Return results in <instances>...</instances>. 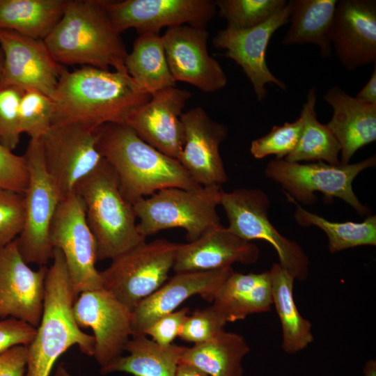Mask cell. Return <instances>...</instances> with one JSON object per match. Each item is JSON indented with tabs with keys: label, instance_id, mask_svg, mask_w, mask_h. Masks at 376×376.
<instances>
[{
	"label": "cell",
	"instance_id": "obj_37",
	"mask_svg": "<svg viewBox=\"0 0 376 376\" xmlns=\"http://www.w3.org/2000/svg\"><path fill=\"white\" fill-rule=\"evenodd\" d=\"M24 91L10 84L0 85V143L13 151L20 140L19 107Z\"/></svg>",
	"mask_w": 376,
	"mask_h": 376
},
{
	"label": "cell",
	"instance_id": "obj_22",
	"mask_svg": "<svg viewBox=\"0 0 376 376\" xmlns=\"http://www.w3.org/2000/svg\"><path fill=\"white\" fill-rule=\"evenodd\" d=\"M331 46L348 70L375 63L376 1H338L331 30Z\"/></svg>",
	"mask_w": 376,
	"mask_h": 376
},
{
	"label": "cell",
	"instance_id": "obj_29",
	"mask_svg": "<svg viewBox=\"0 0 376 376\" xmlns=\"http://www.w3.org/2000/svg\"><path fill=\"white\" fill-rule=\"evenodd\" d=\"M269 272L272 304L282 327V347L288 354H295L313 341L312 326L299 313L295 302L293 285L295 279L279 263H274Z\"/></svg>",
	"mask_w": 376,
	"mask_h": 376
},
{
	"label": "cell",
	"instance_id": "obj_5",
	"mask_svg": "<svg viewBox=\"0 0 376 376\" xmlns=\"http://www.w3.org/2000/svg\"><path fill=\"white\" fill-rule=\"evenodd\" d=\"M75 193L83 201L97 261L111 260L146 242L138 230L133 205L122 195L117 176L105 159L77 185Z\"/></svg>",
	"mask_w": 376,
	"mask_h": 376
},
{
	"label": "cell",
	"instance_id": "obj_18",
	"mask_svg": "<svg viewBox=\"0 0 376 376\" xmlns=\"http://www.w3.org/2000/svg\"><path fill=\"white\" fill-rule=\"evenodd\" d=\"M4 57L1 84L40 92L53 100L63 68L56 62L42 40L0 29Z\"/></svg>",
	"mask_w": 376,
	"mask_h": 376
},
{
	"label": "cell",
	"instance_id": "obj_40",
	"mask_svg": "<svg viewBox=\"0 0 376 376\" xmlns=\"http://www.w3.org/2000/svg\"><path fill=\"white\" fill-rule=\"evenodd\" d=\"M28 183L24 156L15 155L0 143V188L23 194Z\"/></svg>",
	"mask_w": 376,
	"mask_h": 376
},
{
	"label": "cell",
	"instance_id": "obj_33",
	"mask_svg": "<svg viewBox=\"0 0 376 376\" xmlns=\"http://www.w3.org/2000/svg\"><path fill=\"white\" fill-rule=\"evenodd\" d=\"M289 200L296 204L294 217L296 222L303 226H315L326 234L328 247L334 253L359 246L376 245V216L368 215L362 222H335L308 212L292 198Z\"/></svg>",
	"mask_w": 376,
	"mask_h": 376
},
{
	"label": "cell",
	"instance_id": "obj_10",
	"mask_svg": "<svg viewBox=\"0 0 376 376\" xmlns=\"http://www.w3.org/2000/svg\"><path fill=\"white\" fill-rule=\"evenodd\" d=\"M220 205L232 232L247 241L267 242L275 249L278 263L295 279L303 281L307 278L308 256L296 242L281 235L272 224L268 217L269 199L263 191L239 188L224 191Z\"/></svg>",
	"mask_w": 376,
	"mask_h": 376
},
{
	"label": "cell",
	"instance_id": "obj_47",
	"mask_svg": "<svg viewBox=\"0 0 376 376\" xmlns=\"http://www.w3.org/2000/svg\"><path fill=\"white\" fill-rule=\"evenodd\" d=\"M54 376H72L67 370L63 363H60L57 367Z\"/></svg>",
	"mask_w": 376,
	"mask_h": 376
},
{
	"label": "cell",
	"instance_id": "obj_8",
	"mask_svg": "<svg viewBox=\"0 0 376 376\" xmlns=\"http://www.w3.org/2000/svg\"><path fill=\"white\" fill-rule=\"evenodd\" d=\"M23 156L28 183L23 193L24 225L17 245L27 264L46 266L53 258L50 228L61 197L45 169L40 139H31Z\"/></svg>",
	"mask_w": 376,
	"mask_h": 376
},
{
	"label": "cell",
	"instance_id": "obj_14",
	"mask_svg": "<svg viewBox=\"0 0 376 376\" xmlns=\"http://www.w3.org/2000/svg\"><path fill=\"white\" fill-rule=\"evenodd\" d=\"M73 315L80 329L93 330V357L101 367L123 355L132 336V311L110 292L102 288L80 293Z\"/></svg>",
	"mask_w": 376,
	"mask_h": 376
},
{
	"label": "cell",
	"instance_id": "obj_11",
	"mask_svg": "<svg viewBox=\"0 0 376 376\" xmlns=\"http://www.w3.org/2000/svg\"><path fill=\"white\" fill-rule=\"evenodd\" d=\"M49 235L53 249L63 255L77 297L83 292L103 288L100 272L95 267V240L86 222L83 201L75 193L61 201Z\"/></svg>",
	"mask_w": 376,
	"mask_h": 376
},
{
	"label": "cell",
	"instance_id": "obj_45",
	"mask_svg": "<svg viewBox=\"0 0 376 376\" xmlns=\"http://www.w3.org/2000/svg\"><path fill=\"white\" fill-rule=\"evenodd\" d=\"M175 376H209L201 370L189 365L180 363Z\"/></svg>",
	"mask_w": 376,
	"mask_h": 376
},
{
	"label": "cell",
	"instance_id": "obj_23",
	"mask_svg": "<svg viewBox=\"0 0 376 376\" xmlns=\"http://www.w3.org/2000/svg\"><path fill=\"white\" fill-rule=\"evenodd\" d=\"M259 255L255 244L221 225L193 242L180 244L173 269L175 273L208 271L230 267L236 263L253 264Z\"/></svg>",
	"mask_w": 376,
	"mask_h": 376
},
{
	"label": "cell",
	"instance_id": "obj_39",
	"mask_svg": "<svg viewBox=\"0 0 376 376\" xmlns=\"http://www.w3.org/2000/svg\"><path fill=\"white\" fill-rule=\"evenodd\" d=\"M23 194L0 188V246L15 240L24 225Z\"/></svg>",
	"mask_w": 376,
	"mask_h": 376
},
{
	"label": "cell",
	"instance_id": "obj_30",
	"mask_svg": "<svg viewBox=\"0 0 376 376\" xmlns=\"http://www.w3.org/2000/svg\"><path fill=\"white\" fill-rule=\"evenodd\" d=\"M66 0H0V29L44 40L62 17Z\"/></svg>",
	"mask_w": 376,
	"mask_h": 376
},
{
	"label": "cell",
	"instance_id": "obj_20",
	"mask_svg": "<svg viewBox=\"0 0 376 376\" xmlns=\"http://www.w3.org/2000/svg\"><path fill=\"white\" fill-rule=\"evenodd\" d=\"M190 97L189 91L175 86L155 92L125 124L146 143L178 161L185 143L180 117Z\"/></svg>",
	"mask_w": 376,
	"mask_h": 376
},
{
	"label": "cell",
	"instance_id": "obj_21",
	"mask_svg": "<svg viewBox=\"0 0 376 376\" xmlns=\"http://www.w3.org/2000/svg\"><path fill=\"white\" fill-rule=\"evenodd\" d=\"M232 267L208 271L175 273L169 281L141 300L132 311V336L144 334L157 319L175 310L191 296L199 295L213 301L227 278Z\"/></svg>",
	"mask_w": 376,
	"mask_h": 376
},
{
	"label": "cell",
	"instance_id": "obj_24",
	"mask_svg": "<svg viewBox=\"0 0 376 376\" xmlns=\"http://www.w3.org/2000/svg\"><path fill=\"white\" fill-rule=\"evenodd\" d=\"M324 100L333 110L326 125L340 145V162L349 164L358 150L376 139V104L363 102L338 86L330 88Z\"/></svg>",
	"mask_w": 376,
	"mask_h": 376
},
{
	"label": "cell",
	"instance_id": "obj_36",
	"mask_svg": "<svg viewBox=\"0 0 376 376\" xmlns=\"http://www.w3.org/2000/svg\"><path fill=\"white\" fill-rule=\"evenodd\" d=\"M301 129L300 118L292 123L274 125L268 134L251 142L250 152L258 159L272 155H274L276 159H283L296 148Z\"/></svg>",
	"mask_w": 376,
	"mask_h": 376
},
{
	"label": "cell",
	"instance_id": "obj_17",
	"mask_svg": "<svg viewBox=\"0 0 376 376\" xmlns=\"http://www.w3.org/2000/svg\"><path fill=\"white\" fill-rule=\"evenodd\" d=\"M162 38L168 65L175 81L188 83L204 93L217 91L226 85L223 68L208 53L205 28L171 27Z\"/></svg>",
	"mask_w": 376,
	"mask_h": 376
},
{
	"label": "cell",
	"instance_id": "obj_27",
	"mask_svg": "<svg viewBox=\"0 0 376 376\" xmlns=\"http://www.w3.org/2000/svg\"><path fill=\"white\" fill-rule=\"evenodd\" d=\"M249 352L242 336L223 330L209 340L186 347L180 363L195 367L209 376H242V361Z\"/></svg>",
	"mask_w": 376,
	"mask_h": 376
},
{
	"label": "cell",
	"instance_id": "obj_44",
	"mask_svg": "<svg viewBox=\"0 0 376 376\" xmlns=\"http://www.w3.org/2000/svg\"><path fill=\"white\" fill-rule=\"evenodd\" d=\"M356 97L368 104H376V68L364 86L357 93Z\"/></svg>",
	"mask_w": 376,
	"mask_h": 376
},
{
	"label": "cell",
	"instance_id": "obj_2",
	"mask_svg": "<svg viewBox=\"0 0 376 376\" xmlns=\"http://www.w3.org/2000/svg\"><path fill=\"white\" fill-rule=\"evenodd\" d=\"M96 132L98 150L115 172L122 195L132 205L164 189L201 187L177 159L146 143L126 124H106Z\"/></svg>",
	"mask_w": 376,
	"mask_h": 376
},
{
	"label": "cell",
	"instance_id": "obj_15",
	"mask_svg": "<svg viewBox=\"0 0 376 376\" xmlns=\"http://www.w3.org/2000/svg\"><path fill=\"white\" fill-rule=\"evenodd\" d=\"M292 1L264 23L246 29L226 27L218 31L213 39L214 45L226 50L225 56L235 61L251 81L258 101L267 95L265 85L274 84L285 90L286 85L269 70L265 61V52L274 33L290 22Z\"/></svg>",
	"mask_w": 376,
	"mask_h": 376
},
{
	"label": "cell",
	"instance_id": "obj_13",
	"mask_svg": "<svg viewBox=\"0 0 376 376\" xmlns=\"http://www.w3.org/2000/svg\"><path fill=\"white\" fill-rule=\"evenodd\" d=\"M106 8L118 33L133 28L140 35L159 34L166 26L205 28L217 10L215 1L210 0L107 1Z\"/></svg>",
	"mask_w": 376,
	"mask_h": 376
},
{
	"label": "cell",
	"instance_id": "obj_43",
	"mask_svg": "<svg viewBox=\"0 0 376 376\" xmlns=\"http://www.w3.org/2000/svg\"><path fill=\"white\" fill-rule=\"evenodd\" d=\"M28 358L27 347L17 345L0 354V376H24Z\"/></svg>",
	"mask_w": 376,
	"mask_h": 376
},
{
	"label": "cell",
	"instance_id": "obj_1",
	"mask_svg": "<svg viewBox=\"0 0 376 376\" xmlns=\"http://www.w3.org/2000/svg\"><path fill=\"white\" fill-rule=\"evenodd\" d=\"M127 72L85 67L61 73L54 98L52 125L77 124L96 130L125 124L150 99Z\"/></svg>",
	"mask_w": 376,
	"mask_h": 376
},
{
	"label": "cell",
	"instance_id": "obj_28",
	"mask_svg": "<svg viewBox=\"0 0 376 376\" xmlns=\"http://www.w3.org/2000/svg\"><path fill=\"white\" fill-rule=\"evenodd\" d=\"M290 28L284 45L313 44L322 58L331 56V30L336 0H292Z\"/></svg>",
	"mask_w": 376,
	"mask_h": 376
},
{
	"label": "cell",
	"instance_id": "obj_38",
	"mask_svg": "<svg viewBox=\"0 0 376 376\" xmlns=\"http://www.w3.org/2000/svg\"><path fill=\"white\" fill-rule=\"evenodd\" d=\"M226 322L212 306L198 309L188 315L178 336L183 340L194 344L209 340L224 330Z\"/></svg>",
	"mask_w": 376,
	"mask_h": 376
},
{
	"label": "cell",
	"instance_id": "obj_34",
	"mask_svg": "<svg viewBox=\"0 0 376 376\" xmlns=\"http://www.w3.org/2000/svg\"><path fill=\"white\" fill-rule=\"evenodd\" d=\"M220 17L227 21V27L246 29L257 26L283 8L285 0H217Z\"/></svg>",
	"mask_w": 376,
	"mask_h": 376
},
{
	"label": "cell",
	"instance_id": "obj_31",
	"mask_svg": "<svg viewBox=\"0 0 376 376\" xmlns=\"http://www.w3.org/2000/svg\"><path fill=\"white\" fill-rule=\"evenodd\" d=\"M125 65L128 75L146 93L152 94L176 86L166 58L162 36L143 34L127 53Z\"/></svg>",
	"mask_w": 376,
	"mask_h": 376
},
{
	"label": "cell",
	"instance_id": "obj_19",
	"mask_svg": "<svg viewBox=\"0 0 376 376\" xmlns=\"http://www.w3.org/2000/svg\"><path fill=\"white\" fill-rule=\"evenodd\" d=\"M180 118L185 143L178 162L198 185L221 186L228 175L219 146L228 136L227 127L212 119L200 107L183 112Z\"/></svg>",
	"mask_w": 376,
	"mask_h": 376
},
{
	"label": "cell",
	"instance_id": "obj_42",
	"mask_svg": "<svg viewBox=\"0 0 376 376\" xmlns=\"http://www.w3.org/2000/svg\"><path fill=\"white\" fill-rule=\"evenodd\" d=\"M36 327L27 322L7 318L0 321V354L17 346H27L34 338Z\"/></svg>",
	"mask_w": 376,
	"mask_h": 376
},
{
	"label": "cell",
	"instance_id": "obj_6",
	"mask_svg": "<svg viewBox=\"0 0 376 376\" xmlns=\"http://www.w3.org/2000/svg\"><path fill=\"white\" fill-rule=\"evenodd\" d=\"M221 186L194 189L171 187L133 204L139 233L146 237L173 228H184L188 242L221 226L217 211L224 193Z\"/></svg>",
	"mask_w": 376,
	"mask_h": 376
},
{
	"label": "cell",
	"instance_id": "obj_16",
	"mask_svg": "<svg viewBox=\"0 0 376 376\" xmlns=\"http://www.w3.org/2000/svg\"><path fill=\"white\" fill-rule=\"evenodd\" d=\"M48 267L33 270L22 257L16 239L0 246V318L37 327L43 311Z\"/></svg>",
	"mask_w": 376,
	"mask_h": 376
},
{
	"label": "cell",
	"instance_id": "obj_7",
	"mask_svg": "<svg viewBox=\"0 0 376 376\" xmlns=\"http://www.w3.org/2000/svg\"><path fill=\"white\" fill-rule=\"evenodd\" d=\"M375 155L354 164H331L324 162L300 164L285 159L270 161L265 170L267 178L279 184L287 196L306 205L317 201L315 192L343 200L363 216L370 211L356 196L352 182L363 170L375 166Z\"/></svg>",
	"mask_w": 376,
	"mask_h": 376
},
{
	"label": "cell",
	"instance_id": "obj_25",
	"mask_svg": "<svg viewBox=\"0 0 376 376\" xmlns=\"http://www.w3.org/2000/svg\"><path fill=\"white\" fill-rule=\"evenodd\" d=\"M212 301V306L226 323L269 311L272 305L269 272L242 274L233 271Z\"/></svg>",
	"mask_w": 376,
	"mask_h": 376
},
{
	"label": "cell",
	"instance_id": "obj_9",
	"mask_svg": "<svg viewBox=\"0 0 376 376\" xmlns=\"http://www.w3.org/2000/svg\"><path fill=\"white\" fill-rule=\"evenodd\" d=\"M180 245L165 239L146 241L111 259L100 272L103 288L132 311L166 282Z\"/></svg>",
	"mask_w": 376,
	"mask_h": 376
},
{
	"label": "cell",
	"instance_id": "obj_41",
	"mask_svg": "<svg viewBox=\"0 0 376 376\" xmlns=\"http://www.w3.org/2000/svg\"><path fill=\"white\" fill-rule=\"evenodd\" d=\"M189 311L185 307L163 315L152 324L144 334L150 336L153 341L161 346L171 345L178 336Z\"/></svg>",
	"mask_w": 376,
	"mask_h": 376
},
{
	"label": "cell",
	"instance_id": "obj_26",
	"mask_svg": "<svg viewBox=\"0 0 376 376\" xmlns=\"http://www.w3.org/2000/svg\"><path fill=\"white\" fill-rule=\"evenodd\" d=\"M185 347L174 343L163 347L145 334L134 335L125 347L128 354L101 367L100 373L124 372L134 376H175Z\"/></svg>",
	"mask_w": 376,
	"mask_h": 376
},
{
	"label": "cell",
	"instance_id": "obj_12",
	"mask_svg": "<svg viewBox=\"0 0 376 376\" xmlns=\"http://www.w3.org/2000/svg\"><path fill=\"white\" fill-rule=\"evenodd\" d=\"M96 130L54 124L40 138L45 166L61 201L75 194L77 185L104 159L97 148Z\"/></svg>",
	"mask_w": 376,
	"mask_h": 376
},
{
	"label": "cell",
	"instance_id": "obj_35",
	"mask_svg": "<svg viewBox=\"0 0 376 376\" xmlns=\"http://www.w3.org/2000/svg\"><path fill=\"white\" fill-rule=\"evenodd\" d=\"M54 100L34 90L24 91L19 103L20 132L40 139L52 125Z\"/></svg>",
	"mask_w": 376,
	"mask_h": 376
},
{
	"label": "cell",
	"instance_id": "obj_4",
	"mask_svg": "<svg viewBox=\"0 0 376 376\" xmlns=\"http://www.w3.org/2000/svg\"><path fill=\"white\" fill-rule=\"evenodd\" d=\"M53 263L45 279L43 311L33 340L26 346L24 376H49L57 359L73 345L93 357L95 338L84 332L73 315L77 298L72 288L62 252L54 249Z\"/></svg>",
	"mask_w": 376,
	"mask_h": 376
},
{
	"label": "cell",
	"instance_id": "obj_32",
	"mask_svg": "<svg viewBox=\"0 0 376 376\" xmlns=\"http://www.w3.org/2000/svg\"><path fill=\"white\" fill-rule=\"evenodd\" d=\"M315 104L316 88L313 86L300 113L302 129L299 141L294 150L283 159L290 162L321 161L338 164L340 145L327 126L317 119Z\"/></svg>",
	"mask_w": 376,
	"mask_h": 376
},
{
	"label": "cell",
	"instance_id": "obj_46",
	"mask_svg": "<svg viewBox=\"0 0 376 376\" xmlns=\"http://www.w3.org/2000/svg\"><path fill=\"white\" fill-rule=\"evenodd\" d=\"M363 376H376V361L370 359L366 362L363 370Z\"/></svg>",
	"mask_w": 376,
	"mask_h": 376
},
{
	"label": "cell",
	"instance_id": "obj_3",
	"mask_svg": "<svg viewBox=\"0 0 376 376\" xmlns=\"http://www.w3.org/2000/svg\"><path fill=\"white\" fill-rule=\"evenodd\" d=\"M106 1H67L60 20L43 40L56 62L127 72V52L120 33L111 22Z\"/></svg>",
	"mask_w": 376,
	"mask_h": 376
},
{
	"label": "cell",
	"instance_id": "obj_48",
	"mask_svg": "<svg viewBox=\"0 0 376 376\" xmlns=\"http://www.w3.org/2000/svg\"><path fill=\"white\" fill-rule=\"evenodd\" d=\"M3 61H4L3 53L2 49H1V47L0 46V85L1 84V79H2L3 70Z\"/></svg>",
	"mask_w": 376,
	"mask_h": 376
}]
</instances>
